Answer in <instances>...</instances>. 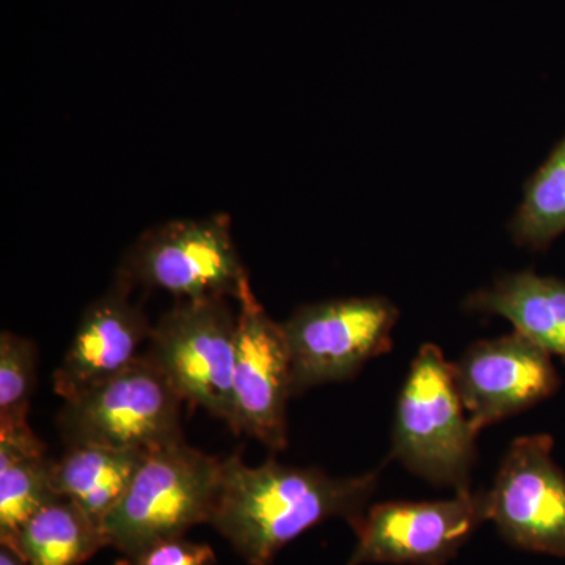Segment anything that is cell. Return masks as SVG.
Listing matches in <instances>:
<instances>
[{
    "instance_id": "cell-10",
    "label": "cell",
    "mask_w": 565,
    "mask_h": 565,
    "mask_svg": "<svg viewBox=\"0 0 565 565\" xmlns=\"http://www.w3.org/2000/svg\"><path fill=\"white\" fill-rule=\"evenodd\" d=\"M237 311L233 422L230 429L262 441L273 451L288 448V403L292 362L281 323L275 322L245 289Z\"/></svg>"
},
{
    "instance_id": "cell-9",
    "label": "cell",
    "mask_w": 565,
    "mask_h": 565,
    "mask_svg": "<svg viewBox=\"0 0 565 565\" xmlns=\"http://www.w3.org/2000/svg\"><path fill=\"white\" fill-rule=\"evenodd\" d=\"M552 435L515 438L489 490V522L515 548L565 557V473Z\"/></svg>"
},
{
    "instance_id": "cell-21",
    "label": "cell",
    "mask_w": 565,
    "mask_h": 565,
    "mask_svg": "<svg viewBox=\"0 0 565 565\" xmlns=\"http://www.w3.org/2000/svg\"><path fill=\"white\" fill-rule=\"evenodd\" d=\"M114 565H131V559H129V557H125V559L117 561Z\"/></svg>"
},
{
    "instance_id": "cell-17",
    "label": "cell",
    "mask_w": 565,
    "mask_h": 565,
    "mask_svg": "<svg viewBox=\"0 0 565 565\" xmlns=\"http://www.w3.org/2000/svg\"><path fill=\"white\" fill-rule=\"evenodd\" d=\"M565 233V137L526 182L511 222L512 239L530 250H546Z\"/></svg>"
},
{
    "instance_id": "cell-8",
    "label": "cell",
    "mask_w": 565,
    "mask_h": 565,
    "mask_svg": "<svg viewBox=\"0 0 565 565\" xmlns=\"http://www.w3.org/2000/svg\"><path fill=\"white\" fill-rule=\"evenodd\" d=\"M484 522L489 492L462 490L449 500L370 505L351 523L356 542L348 565H445Z\"/></svg>"
},
{
    "instance_id": "cell-15",
    "label": "cell",
    "mask_w": 565,
    "mask_h": 565,
    "mask_svg": "<svg viewBox=\"0 0 565 565\" xmlns=\"http://www.w3.org/2000/svg\"><path fill=\"white\" fill-rule=\"evenodd\" d=\"M46 445L32 427H0V544L9 542L33 514L57 500Z\"/></svg>"
},
{
    "instance_id": "cell-2",
    "label": "cell",
    "mask_w": 565,
    "mask_h": 565,
    "mask_svg": "<svg viewBox=\"0 0 565 565\" xmlns=\"http://www.w3.org/2000/svg\"><path fill=\"white\" fill-rule=\"evenodd\" d=\"M222 460L184 438L148 452L120 503L104 520L107 546L132 559L159 542L184 537L193 526L210 525Z\"/></svg>"
},
{
    "instance_id": "cell-6",
    "label": "cell",
    "mask_w": 565,
    "mask_h": 565,
    "mask_svg": "<svg viewBox=\"0 0 565 565\" xmlns=\"http://www.w3.org/2000/svg\"><path fill=\"white\" fill-rule=\"evenodd\" d=\"M237 313L225 297L181 300L152 326L147 356L184 403L230 427Z\"/></svg>"
},
{
    "instance_id": "cell-11",
    "label": "cell",
    "mask_w": 565,
    "mask_h": 565,
    "mask_svg": "<svg viewBox=\"0 0 565 565\" xmlns=\"http://www.w3.org/2000/svg\"><path fill=\"white\" fill-rule=\"evenodd\" d=\"M452 370L478 433L544 403L561 385L552 355L516 332L470 345Z\"/></svg>"
},
{
    "instance_id": "cell-1",
    "label": "cell",
    "mask_w": 565,
    "mask_h": 565,
    "mask_svg": "<svg viewBox=\"0 0 565 565\" xmlns=\"http://www.w3.org/2000/svg\"><path fill=\"white\" fill-rule=\"evenodd\" d=\"M379 471L334 478L277 460L252 467L241 451L222 460L210 525L248 565H270L308 530L329 519L351 525L370 508Z\"/></svg>"
},
{
    "instance_id": "cell-12",
    "label": "cell",
    "mask_w": 565,
    "mask_h": 565,
    "mask_svg": "<svg viewBox=\"0 0 565 565\" xmlns=\"http://www.w3.org/2000/svg\"><path fill=\"white\" fill-rule=\"evenodd\" d=\"M132 289L117 275L109 289L85 308L52 377L54 392L63 401L120 374L139 359L141 344L150 341L152 323L131 302Z\"/></svg>"
},
{
    "instance_id": "cell-3",
    "label": "cell",
    "mask_w": 565,
    "mask_h": 565,
    "mask_svg": "<svg viewBox=\"0 0 565 565\" xmlns=\"http://www.w3.org/2000/svg\"><path fill=\"white\" fill-rule=\"evenodd\" d=\"M478 435L457 390L452 363L438 345L424 344L397 399L394 459L433 484L470 490Z\"/></svg>"
},
{
    "instance_id": "cell-4",
    "label": "cell",
    "mask_w": 565,
    "mask_h": 565,
    "mask_svg": "<svg viewBox=\"0 0 565 565\" xmlns=\"http://www.w3.org/2000/svg\"><path fill=\"white\" fill-rule=\"evenodd\" d=\"M182 403L143 353L120 374L66 399L57 426L68 448L96 445L148 455L184 438Z\"/></svg>"
},
{
    "instance_id": "cell-7",
    "label": "cell",
    "mask_w": 565,
    "mask_h": 565,
    "mask_svg": "<svg viewBox=\"0 0 565 565\" xmlns=\"http://www.w3.org/2000/svg\"><path fill=\"white\" fill-rule=\"evenodd\" d=\"M399 310L385 297H348L302 305L281 323L292 362L294 396L351 381L392 349Z\"/></svg>"
},
{
    "instance_id": "cell-5",
    "label": "cell",
    "mask_w": 565,
    "mask_h": 565,
    "mask_svg": "<svg viewBox=\"0 0 565 565\" xmlns=\"http://www.w3.org/2000/svg\"><path fill=\"white\" fill-rule=\"evenodd\" d=\"M118 277L181 300H239L250 286L228 215L177 218L147 230L122 256Z\"/></svg>"
},
{
    "instance_id": "cell-18",
    "label": "cell",
    "mask_w": 565,
    "mask_h": 565,
    "mask_svg": "<svg viewBox=\"0 0 565 565\" xmlns=\"http://www.w3.org/2000/svg\"><path fill=\"white\" fill-rule=\"evenodd\" d=\"M39 351L29 338L0 333V427L28 426Z\"/></svg>"
},
{
    "instance_id": "cell-19",
    "label": "cell",
    "mask_w": 565,
    "mask_h": 565,
    "mask_svg": "<svg viewBox=\"0 0 565 565\" xmlns=\"http://www.w3.org/2000/svg\"><path fill=\"white\" fill-rule=\"evenodd\" d=\"M131 565H215V553L210 545L177 537L143 550Z\"/></svg>"
},
{
    "instance_id": "cell-16",
    "label": "cell",
    "mask_w": 565,
    "mask_h": 565,
    "mask_svg": "<svg viewBox=\"0 0 565 565\" xmlns=\"http://www.w3.org/2000/svg\"><path fill=\"white\" fill-rule=\"evenodd\" d=\"M29 565H81L107 546L103 526L79 505L57 498L6 542Z\"/></svg>"
},
{
    "instance_id": "cell-14",
    "label": "cell",
    "mask_w": 565,
    "mask_h": 565,
    "mask_svg": "<svg viewBox=\"0 0 565 565\" xmlns=\"http://www.w3.org/2000/svg\"><path fill=\"white\" fill-rule=\"evenodd\" d=\"M145 457V452L106 446H70L61 459L52 462V487L58 497L79 505L103 526L131 486Z\"/></svg>"
},
{
    "instance_id": "cell-20",
    "label": "cell",
    "mask_w": 565,
    "mask_h": 565,
    "mask_svg": "<svg viewBox=\"0 0 565 565\" xmlns=\"http://www.w3.org/2000/svg\"><path fill=\"white\" fill-rule=\"evenodd\" d=\"M0 565H29L22 559L20 553L14 552L9 545L0 544Z\"/></svg>"
},
{
    "instance_id": "cell-13",
    "label": "cell",
    "mask_w": 565,
    "mask_h": 565,
    "mask_svg": "<svg viewBox=\"0 0 565 565\" xmlns=\"http://www.w3.org/2000/svg\"><path fill=\"white\" fill-rule=\"evenodd\" d=\"M470 313L500 316L565 363V280L531 270L503 275L465 299Z\"/></svg>"
}]
</instances>
